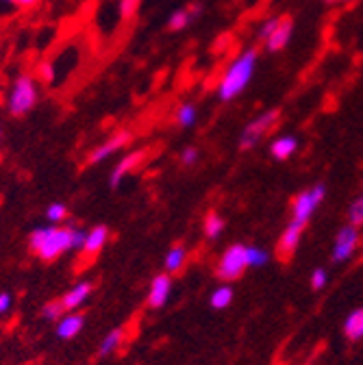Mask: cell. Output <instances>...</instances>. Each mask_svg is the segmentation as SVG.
Here are the masks:
<instances>
[{
    "label": "cell",
    "instance_id": "6da1fadb",
    "mask_svg": "<svg viewBox=\"0 0 363 365\" xmlns=\"http://www.w3.org/2000/svg\"><path fill=\"white\" fill-rule=\"evenodd\" d=\"M257 51L248 48L246 53H242L229 68H226L220 85H218V98L222 103H231L235 101L240 94H244L246 87L250 85L252 76H255V68H257Z\"/></svg>",
    "mask_w": 363,
    "mask_h": 365
},
{
    "label": "cell",
    "instance_id": "7a4b0ae2",
    "mask_svg": "<svg viewBox=\"0 0 363 365\" xmlns=\"http://www.w3.org/2000/svg\"><path fill=\"white\" fill-rule=\"evenodd\" d=\"M29 246L41 261H55L68 250H72V228L39 226L31 233Z\"/></svg>",
    "mask_w": 363,
    "mask_h": 365
},
{
    "label": "cell",
    "instance_id": "3957f363",
    "mask_svg": "<svg viewBox=\"0 0 363 365\" xmlns=\"http://www.w3.org/2000/svg\"><path fill=\"white\" fill-rule=\"evenodd\" d=\"M35 103H37V87H35L33 76L29 74L18 76L11 89V96H9V113L16 118L26 115L35 107Z\"/></svg>",
    "mask_w": 363,
    "mask_h": 365
},
{
    "label": "cell",
    "instance_id": "277c9868",
    "mask_svg": "<svg viewBox=\"0 0 363 365\" xmlns=\"http://www.w3.org/2000/svg\"><path fill=\"white\" fill-rule=\"evenodd\" d=\"M281 118V111L279 109H267L265 113H261L259 118H255L244 130H242V137H240V148L242 150H252L259 142L261 137L277 124V120Z\"/></svg>",
    "mask_w": 363,
    "mask_h": 365
},
{
    "label": "cell",
    "instance_id": "5b68a950",
    "mask_svg": "<svg viewBox=\"0 0 363 365\" xmlns=\"http://www.w3.org/2000/svg\"><path fill=\"white\" fill-rule=\"evenodd\" d=\"M246 269V246L233 244L231 248H226L220 263H218V274L224 281H235L242 277V272Z\"/></svg>",
    "mask_w": 363,
    "mask_h": 365
},
{
    "label": "cell",
    "instance_id": "8992f818",
    "mask_svg": "<svg viewBox=\"0 0 363 365\" xmlns=\"http://www.w3.org/2000/svg\"><path fill=\"white\" fill-rule=\"evenodd\" d=\"M324 194H327V187L322 182L311 187L309 192H302L294 202V220L292 222H298L300 226H305L309 222V217L313 215V211L317 209V205L324 200Z\"/></svg>",
    "mask_w": 363,
    "mask_h": 365
},
{
    "label": "cell",
    "instance_id": "52a82bcc",
    "mask_svg": "<svg viewBox=\"0 0 363 365\" xmlns=\"http://www.w3.org/2000/svg\"><path fill=\"white\" fill-rule=\"evenodd\" d=\"M128 142H131V133H128V130H120V133H116V135L111 137V140H107L103 146H98V148H94V150H92V155H89V163L96 165V163H101V161L109 159L111 155H116L118 150H122L124 146H128Z\"/></svg>",
    "mask_w": 363,
    "mask_h": 365
},
{
    "label": "cell",
    "instance_id": "ba28073f",
    "mask_svg": "<svg viewBox=\"0 0 363 365\" xmlns=\"http://www.w3.org/2000/svg\"><path fill=\"white\" fill-rule=\"evenodd\" d=\"M292 35H294V20L285 16V18H281L277 31L263 41V43H265V51H267V53H281V51L285 48V46L290 43Z\"/></svg>",
    "mask_w": 363,
    "mask_h": 365
},
{
    "label": "cell",
    "instance_id": "9c48e42d",
    "mask_svg": "<svg viewBox=\"0 0 363 365\" xmlns=\"http://www.w3.org/2000/svg\"><path fill=\"white\" fill-rule=\"evenodd\" d=\"M359 235L354 231V226H344L342 231L335 237V248H333V259L335 261H346L352 257L354 248H357Z\"/></svg>",
    "mask_w": 363,
    "mask_h": 365
},
{
    "label": "cell",
    "instance_id": "30bf717a",
    "mask_svg": "<svg viewBox=\"0 0 363 365\" xmlns=\"http://www.w3.org/2000/svg\"><path fill=\"white\" fill-rule=\"evenodd\" d=\"M170 294H172V279H170V274H159V277H155L153 283H150L148 307L150 309L165 307V302L170 300Z\"/></svg>",
    "mask_w": 363,
    "mask_h": 365
},
{
    "label": "cell",
    "instance_id": "8fae6325",
    "mask_svg": "<svg viewBox=\"0 0 363 365\" xmlns=\"http://www.w3.org/2000/svg\"><path fill=\"white\" fill-rule=\"evenodd\" d=\"M142 161H144V150L128 153L126 157H122V161L113 168V172H111V176H109V187H111V190H118V187H120V182H122V178H124L126 174H131Z\"/></svg>",
    "mask_w": 363,
    "mask_h": 365
},
{
    "label": "cell",
    "instance_id": "7c38bea8",
    "mask_svg": "<svg viewBox=\"0 0 363 365\" xmlns=\"http://www.w3.org/2000/svg\"><path fill=\"white\" fill-rule=\"evenodd\" d=\"M89 294H92V283H89V281H81L74 287H70L61 298V304H63L66 313H74L89 298Z\"/></svg>",
    "mask_w": 363,
    "mask_h": 365
},
{
    "label": "cell",
    "instance_id": "4fadbf2b",
    "mask_svg": "<svg viewBox=\"0 0 363 365\" xmlns=\"http://www.w3.org/2000/svg\"><path fill=\"white\" fill-rule=\"evenodd\" d=\"M85 327V317L81 313H66L63 317H59V324H57V337L59 339H74Z\"/></svg>",
    "mask_w": 363,
    "mask_h": 365
},
{
    "label": "cell",
    "instance_id": "5bb4252c",
    "mask_svg": "<svg viewBox=\"0 0 363 365\" xmlns=\"http://www.w3.org/2000/svg\"><path fill=\"white\" fill-rule=\"evenodd\" d=\"M109 240V228L105 224H98L94 226L92 231H87V240H85V246H83V252L85 255H96L105 248Z\"/></svg>",
    "mask_w": 363,
    "mask_h": 365
},
{
    "label": "cell",
    "instance_id": "9a60e30c",
    "mask_svg": "<svg viewBox=\"0 0 363 365\" xmlns=\"http://www.w3.org/2000/svg\"><path fill=\"white\" fill-rule=\"evenodd\" d=\"M296 148H298V140H296L294 135H281V137H277L275 142H272L270 153H272V157H275V159L285 161V159H290L296 153Z\"/></svg>",
    "mask_w": 363,
    "mask_h": 365
},
{
    "label": "cell",
    "instance_id": "2e32d148",
    "mask_svg": "<svg viewBox=\"0 0 363 365\" xmlns=\"http://www.w3.org/2000/svg\"><path fill=\"white\" fill-rule=\"evenodd\" d=\"M300 231H302V226L298 222H290V226L285 228V233L281 237V252L283 255H292L300 242Z\"/></svg>",
    "mask_w": 363,
    "mask_h": 365
},
{
    "label": "cell",
    "instance_id": "e0dca14e",
    "mask_svg": "<svg viewBox=\"0 0 363 365\" xmlns=\"http://www.w3.org/2000/svg\"><path fill=\"white\" fill-rule=\"evenodd\" d=\"M344 331H346V337L352 339V341L363 339V309H357V311H352L348 315Z\"/></svg>",
    "mask_w": 363,
    "mask_h": 365
},
{
    "label": "cell",
    "instance_id": "ac0fdd59",
    "mask_svg": "<svg viewBox=\"0 0 363 365\" xmlns=\"http://www.w3.org/2000/svg\"><path fill=\"white\" fill-rule=\"evenodd\" d=\"M122 339H124V331L122 329H113L105 335V339L101 341V356H109L113 354L120 346H122Z\"/></svg>",
    "mask_w": 363,
    "mask_h": 365
},
{
    "label": "cell",
    "instance_id": "d6986e66",
    "mask_svg": "<svg viewBox=\"0 0 363 365\" xmlns=\"http://www.w3.org/2000/svg\"><path fill=\"white\" fill-rule=\"evenodd\" d=\"M196 118H198V109H196V105H192V103H185V105H180V107L176 109V124H178L180 128H190V126H194V124H196Z\"/></svg>",
    "mask_w": 363,
    "mask_h": 365
},
{
    "label": "cell",
    "instance_id": "ffe728a7",
    "mask_svg": "<svg viewBox=\"0 0 363 365\" xmlns=\"http://www.w3.org/2000/svg\"><path fill=\"white\" fill-rule=\"evenodd\" d=\"M185 257H188V252H185L183 246H174V248L165 255V269H168V274H174V272H178L180 267H183Z\"/></svg>",
    "mask_w": 363,
    "mask_h": 365
},
{
    "label": "cell",
    "instance_id": "44dd1931",
    "mask_svg": "<svg viewBox=\"0 0 363 365\" xmlns=\"http://www.w3.org/2000/svg\"><path fill=\"white\" fill-rule=\"evenodd\" d=\"M233 302V289L229 287V285H222V287H218L213 294H211V298H209V304L213 307V309H226Z\"/></svg>",
    "mask_w": 363,
    "mask_h": 365
},
{
    "label": "cell",
    "instance_id": "7402d4cb",
    "mask_svg": "<svg viewBox=\"0 0 363 365\" xmlns=\"http://www.w3.org/2000/svg\"><path fill=\"white\" fill-rule=\"evenodd\" d=\"M224 220L218 215V213H209L207 217H205V235L209 237V240H218L220 235H222V231H224Z\"/></svg>",
    "mask_w": 363,
    "mask_h": 365
},
{
    "label": "cell",
    "instance_id": "603a6c76",
    "mask_svg": "<svg viewBox=\"0 0 363 365\" xmlns=\"http://www.w3.org/2000/svg\"><path fill=\"white\" fill-rule=\"evenodd\" d=\"M192 20H194V18L190 16L188 7H185V9H176V11L170 16L168 29H170V31H183L185 26H190V22H192Z\"/></svg>",
    "mask_w": 363,
    "mask_h": 365
},
{
    "label": "cell",
    "instance_id": "cb8c5ba5",
    "mask_svg": "<svg viewBox=\"0 0 363 365\" xmlns=\"http://www.w3.org/2000/svg\"><path fill=\"white\" fill-rule=\"evenodd\" d=\"M267 252L255 246H246V267H261L267 263Z\"/></svg>",
    "mask_w": 363,
    "mask_h": 365
},
{
    "label": "cell",
    "instance_id": "d4e9b609",
    "mask_svg": "<svg viewBox=\"0 0 363 365\" xmlns=\"http://www.w3.org/2000/svg\"><path fill=\"white\" fill-rule=\"evenodd\" d=\"M140 3H142V0H120V5H118L120 18H122V20L135 18V14L140 11Z\"/></svg>",
    "mask_w": 363,
    "mask_h": 365
},
{
    "label": "cell",
    "instance_id": "484cf974",
    "mask_svg": "<svg viewBox=\"0 0 363 365\" xmlns=\"http://www.w3.org/2000/svg\"><path fill=\"white\" fill-rule=\"evenodd\" d=\"M61 313H66V309H63L61 300L46 302V304L41 307V317H44V319H59V317H61Z\"/></svg>",
    "mask_w": 363,
    "mask_h": 365
},
{
    "label": "cell",
    "instance_id": "4316f807",
    "mask_svg": "<svg viewBox=\"0 0 363 365\" xmlns=\"http://www.w3.org/2000/svg\"><path fill=\"white\" fill-rule=\"evenodd\" d=\"M46 217L53 222V224H59L68 217V207L63 202H53L46 211Z\"/></svg>",
    "mask_w": 363,
    "mask_h": 365
},
{
    "label": "cell",
    "instance_id": "83f0119b",
    "mask_svg": "<svg viewBox=\"0 0 363 365\" xmlns=\"http://www.w3.org/2000/svg\"><path fill=\"white\" fill-rule=\"evenodd\" d=\"M348 217H350V226H359V224H363V196H361V198H357V200L350 205V209H348Z\"/></svg>",
    "mask_w": 363,
    "mask_h": 365
},
{
    "label": "cell",
    "instance_id": "f1b7e54d",
    "mask_svg": "<svg viewBox=\"0 0 363 365\" xmlns=\"http://www.w3.org/2000/svg\"><path fill=\"white\" fill-rule=\"evenodd\" d=\"M279 22H281V18H270V20H265V22L259 26V39H263V41H265L272 33L277 31Z\"/></svg>",
    "mask_w": 363,
    "mask_h": 365
},
{
    "label": "cell",
    "instance_id": "f546056e",
    "mask_svg": "<svg viewBox=\"0 0 363 365\" xmlns=\"http://www.w3.org/2000/svg\"><path fill=\"white\" fill-rule=\"evenodd\" d=\"M324 285H327V272L322 267L313 269V274H311V287L313 289H322Z\"/></svg>",
    "mask_w": 363,
    "mask_h": 365
},
{
    "label": "cell",
    "instance_id": "4dcf8cb0",
    "mask_svg": "<svg viewBox=\"0 0 363 365\" xmlns=\"http://www.w3.org/2000/svg\"><path fill=\"white\" fill-rule=\"evenodd\" d=\"M196 161H198V150L194 146H190V148H185L183 153H180V163H183L185 168H192Z\"/></svg>",
    "mask_w": 363,
    "mask_h": 365
},
{
    "label": "cell",
    "instance_id": "1f68e13d",
    "mask_svg": "<svg viewBox=\"0 0 363 365\" xmlns=\"http://www.w3.org/2000/svg\"><path fill=\"white\" fill-rule=\"evenodd\" d=\"M85 240H87V231H83V228H72V250H83Z\"/></svg>",
    "mask_w": 363,
    "mask_h": 365
},
{
    "label": "cell",
    "instance_id": "d6a6232c",
    "mask_svg": "<svg viewBox=\"0 0 363 365\" xmlns=\"http://www.w3.org/2000/svg\"><path fill=\"white\" fill-rule=\"evenodd\" d=\"M11 307H14V298H11V294L0 292V315L9 313V311H11Z\"/></svg>",
    "mask_w": 363,
    "mask_h": 365
},
{
    "label": "cell",
    "instance_id": "836d02e7",
    "mask_svg": "<svg viewBox=\"0 0 363 365\" xmlns=\"http://www.w3.org/2000/svg\"><path fill=\"white\" fill-rule=\"evenodd\" d=\"M41 78H44V81H48V83L55 78V70H53L51 63H44V66H41Z\"/></svg>",
    "mask_w": 363,
    "mask_h": 365
},
{
    "label": "cell",
    "instance_id": "e575fe53",
    "mask_svg": "<svg viewBox=\"0 0 363 365\" xmlns=\"http://www.w3.org/2000/svg\"><path fill=\"white\" fill-rule=\"evenodd\" d=\"M188 11H190V16L196 20V18H200V14L205 11V7H203V3H192V5L188 7Z\"/></svg>",
    "mask_w": 363,
    "mask_h": 365
},
{
    "label": "cell",
    "instance_id": "d590c367",
    "mask_svg": "<svg viewBox=\"0 0 363 365\" xmlns=\"http://www.w3.org/2000/svg\"><path fill=\"white\" fill-rule=\"evenodd\" d=\"M3 3H14V5H20V7H33L37 0H3Z\"/></svg>",
    "mask_w": 363,
    "mask_h": 365
},
{
    "label": "cell",
    "instance_id": "8d00e7d4",
    "mask_svg": "<svg viewBox=\"0 0 363 365\" xmlns=\"http://www.w3.org/2000/svg\"><path fill=\"white\" fill-rule=\"evenodd\" d=\"M0 140H3V128H0Z\"/></svg>",
    "mask_w": 363,
    "mask_h": 365
},
{
    "label": "cell",
    "instance_id": "74e56055",
    "mask_svg": "<svg viewBox=\"0 0 363 365\" xmlns=\"http://www.w3.org/2000/svg\"><path fill=\"white\" fill-rule=\"evenodd\" d=\"M329 3H335V0H329Z\"/></svg>",
    "mask_w": 363,
    "mask_h": 365
}]
</instances>
